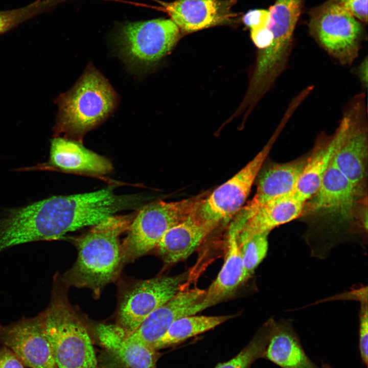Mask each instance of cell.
<instances>
[{
  "label": "cell",
  "mask_w": 368,
  "mask_h": 368,
  "mask_svg": "<svg viewBox=\"0 0 368 368\" xmlns=\"http://www.w3.org/2000/svg\"><path fill=\"white\" fill-rule=\"evenodd\" d=\"M131 215L111 216L74 238L78 250L73 267L61 277L67 286L87 288L98 295L118 274L123 263L121 235L127 231Z\"/></svg>",
  "instance_id": "1"
},
{
  "label": "cell",
  "mask_w": 368,
  "mask_h": 368,
  "mask_svg": "<svg viewBox=\"0 0 368 368\" xmlns=\"http://www.w3.org/2000/svg\"><path fill=\"white\" fill-rule=\"evenodd\" d=\"M53 282L50 303L40 313L56 368H98L90 336L67 300V286L58 274Z\"/></svg>",
  "instance_id": "2"
},
{
  "label": "cell",
  "mask_w": 368,
  "mask_h": 368,
  "mask_svg": "<svg viewBox=\"0 0 368 368\" xmlns=\"http://www.w3.org/2000/svg\"><path fill=\"white\" fill-rule=\"evenodd\" d=\"M117 102L115 91L93 66H88L75 85L57 99L55 136L81 142L83 136L102 122Z\"/></svg>",
  "instance_id": "3"
},
{
  "label": "cell",
  "mask_w": 368,
  "mask_h": 368,
  "mask_svg": "<svg viewBox=\"0 0 368 368\" xmlns=\"http://www.w3.org/2000/svg\"><path fill=\"white\" fill-rule=\"evenodd\" d=\"M204 197L144 205L132 220L121 245L123 262L133 261L155 248L167 231L195 212Z\"/></svg>",
  "instance_id": "4"
},
{
  "label": "cell",
  "mask_w": 368,
  "mask_h": 368,
  "mask_svg": "<svg viewBox=\"0 0 368 368\" xmlns=\"http://www.w3.org/2000/svg\"><path fill=\"white\" fill-rule=\"evenodd\" d=\"M311 35L340 65L348 66L357 58L364 37L357 19L338 4L329 0L311 13Z\"/></svg>",
  "instance_id": "5"
},
{
  "label": "cell",
  "mask_w": 368,
  "mask_h": 368,
  "mask_svg": "<svg viewBox=\"0 0 368 368\" xmlns=\"http://www.w3.org/2000/svg\"><path fill=\"white\" fill-rule=\"evenodd\" d=\"M179 37L180 30L171 19L130 22L119 32L117 48L128 65L143 71L166 55Z\"/></svg>",
  "instance_id": "6"
},
{
  "label": "cell",
  "mask_w": 368,
  "mask_h": 368,
  "mask_svg": "<svg viewBox=\"0 0 368 368\" xmlns=\"http://www.w3.org/2000/svg\"><path fill=\"white\" fill-rule=\"evenodd\" d=\"M332 160L316 193L305 202L301 216L319 219L336 232L358 222V212L364 202Z\"/></svg>",
  "instance_id": "7"
},
{
  "label": "cell",
  "mask_w": 368,
  "mask_h": 368,
  "mask_svg": "<svg viewBox=\"0 0 368 368\" xmlns=\"http://www.w3.org/2000/svg\"><path fill=\"white\" fill-rule=\"evenodd\" d=\"M285 126L281 122L263 149L231 178L200 201L197 214L218 225L229 220L242 208L276 139Z\"/></svg>",
  "instance_id": "8"
},
{
  "label": "cell",
  "mask_w": 368,
  "mask_h": 368,
  "mask_svg": "<svg viewBox=\"0 0 368 368\" xmlns=\"http://www.w3.org/2000/svg\"><path fill=\"white\" fill-rule=\"evenodd\" d=\"M303 2L276 0L269 10L267 28L272 33V40L268 48L259 50L254 72L258 79L268 84H274L287 68Z\"/></svg>",
  "instance_id": "9"
},
{
  "label": "cell",
  "mask_w": 368,
  "mask_h": 368,
  "mask_svg": "<svg viewBox=\"0 0 368 368\" xmlns=\"http://www.w3.org/2000/svg\"><path fill=\"white\" fill-rule=\"evenodd\" d=\"M349 124L333 161L356 191L364 196L368 150L367 108L365 94L355 95L345 105Z\"/></svg>",
  "instance_id": "10"
},
{
  "label": "cell",
  "mask_w": 368,
  "mask_h": 368,
  "mask_svg": "<svg viewBox=\"0 0 368 368\" xmlns=\"http://www.w3.org/2000/svg\"><path fill=\"white\" fill-rule=\"evenodd\" d=\"M189 275L187 271L134 283L121 299L118 325L130 332L135 330L149 314L183 288Z\"/></svg>",
  "instance_id": "11"
},
{
  "label": "cell",
  "mask_w": 368,
  "mask_h": 368,
  "mask_svg": "<svg viewBox=\"0 0 368 368\" xmlns=\"http://www.w3.org/2000/svg\"><path fill=\"white\" fill-rule=\"evenodd\" d=\"M0 344L9 348L30 368H56L42 318L37 316L0 324Z\"/></svg>",
  "instance_id": "12"
},
{
  "label": "cell",
  "mask_w": 368,
  "mask_h": 368,
  "mask_svg": "<svg viewBox=\"0 0 368 368\" xmlns=\"http://www.w3.org/2000/svg\"><path fill=\"white\" fill-rule=\"evenodd\" d=\"M205 293V290L197 287L183 288L149 314L135 330L129 331V339L153 348L175 320L203 310Z\"/></svg>",
  "instance_id": "13"
},
{
  "label": "cell",
  "mask_w": 368,
  "mask_h": 368,
  "mask_svg": "<svg viewBox=\"0 0 368 368\" xmlns=\"http://www.w3.org/2000/svg\"><path fill=\"white\" fill-rule=\"evenodd\" d=\"M308 157L285 163H271L260 170L256 193L235 219L240 226L268 201L293 192Z\"/></svg>",
  "instance_id": "14"
},
{
  "label": "cell",
  "mask_w": 368,
  "mask_h": 368,
  "mask_svg": "<svg viewBox=\"0 0 368 368\" xmlns=\"http://www.w3.org/2000/svg\"><path fill=\"white\" fill-rule=\"evenodd\" d=\"M349 124V116L344 107L341 118L334 132L322 135L311 154L308 156L293 192L306 201L319 188L323 178L341 145Z\"/></svg>",
  "instance_id": "15"
},
{
  "label": "cell",
  "mask_w": 368,
  "mask_h": 368,
  "mask_svg": "<svg viewBox=\"0 0 368 368\" xmlns=\"http://www.w3.org/2000/svg\"><path fill=\"white\" fill-rule=\"evenodd\" d=\"M218 226L201 218L196 210L168 229L155 248L165 263H176L193 253Z\"/></svg>",
  "instance_id": "16"
},
{
  "label": "cell",
  "mask_w": 368,
  "mask_h": 368,
  "mask_svg": "<svg viewBox=\"0 0 368 368\" xmlns=\"http://www.w3.org/2000/svg\"><path fill=\"white\" fill-rule=\"evenodd\" d=\"M234 0H176L165 5L171 20L190 33L229 21Z\"/></svg>",
  "instance_id": "17"
},
{
  "label": "cell",
  "mask_w": 368,
  "mask_h": 368,
  "mask_svg": "<svg viewBox=\"0 0 368 368\" xmlns=\"http://www.w3.org/2000/svg\"><path fill=\"white\" fill-rule=\"evenodd\" d=\"M118 324H100L95 332L101 344L127 368H156L160 354L153 348L128 338Z\"/></svg>",
  "instance_id": "18"
},
{
  "label": "cell",
  "mask_w": 368,
  "mask_h": 368,
  "mask_svg": "<svg viewBox=\"0 0 368 368\" xmlns=\"http://www.w3.org/2000/svg\"><path fill=\"white\" fill-rule=\"evenodd\" d=\"M305 203L293 192L268 201L237 232L238 244L255 235L269 234L273 228L301 217Z\"/></svg>",
  "instance_id": "19"
},
{
  "label": "cell",
  "mask_w": 368,
  "mask_h": 368,
  "mask_svg": "<svg viewBox=\"0 0 368 368\" xmlns=\"http://www.w3.org/2000/svg\"><path fill=\"white\" fill-rule=\"evenodd\" d=\"M50 163L61 171L94 175L110 173V162L85 148L81 142L55 136L51 141Z\"/></svg>",
  "instance_id": "20"
},
{
  "label": "cell",
  "mask_w": 368,
  "mask_h": 368,
  "mask_svg": "<svg viewBox=\"0 0 368 368\" xmlns=\"http://www.w3.org/2000/svg\"><path fill=\"white\" fill-rule=\"evenodd\" d=\"M264 358L281 368H319L309 358L291 324L272 319Z\"/></svg>",
  "instance_id": "21"
},
{
  "label": "cell",
  "mask_w": 368,
  "mask_h": 368,
  "mask_svg": "<svg viewBox=\"0 0 368 368\" xmlns=\"http://www.w3.org/2000/svg\"><path fill=\"white\" fill-rule=\"evenodd\" d=\"M224 262L216 279L205 290L202 302L203 310L232 295L246 278L241 251L237 239V231L229 227Z\"/></svg>",
  "instance_id": "22"
},
{
  "label": "cell",
  "mask_w": 368,
  "mask_h": 368,
  "mask_svg": "<svg viewBox=\"0 0 368 368\" xmlns=\"http://www.w3.org/2000/svg\"><path fill=\"white\" fill-rule=\"evenodd\" d=\"M234 317V315H192L181 317L171 324L154 345L153 348L158 350L179 344L190 338L209 331Z\"/></svg>",
  "instance_id": "23"
},
{
  "label": "cell",
  "mask_w": 368,
  "mask_h": 368,
  "mask_svg": "<svg viewBox=\"0 0 368 368\" xmlns=\"http://www.w3.org/2000/svg\"><path fill=\"white\" fill-rule=\"evenodd\" d=\"M272 319L257 332L251 341L235 357L218 364L214 368H250L257 359L263 358L270 336Z\"/></svg>",
  "instance_id": "24"
},
{
  "label": "cell",
  "mask_w": 368,
  "mask_h": 368,
  "mask_svg": "<svg viewBox=\"0 0 368 368\" xmlns=\"http://www.w3.org/2000/svg\"><path fill=\"white\" fill-rule=\"evenodd\" d=\"M268 233L255 235L239 244L247 279L265 257L268 248Z\"/></svg>",
  "instance_id": "25"
},
{
  "label": "cell",
  "mask_w": 368,
  "mask_h": 368,
  "mask_svg": "<svg viewBox=\"0 0 368 368\" xmlns=\"http://www.w3.org/2000/svg\"><path fill=\"white\" fill-rule=\"evenodd\" d=\"M49 4V1L38 0L22 8L0 11V34L41 12Z\"/></svg>",
  "instance_id": "26"
},
{
  "label": "cell",
  "mask_w": 368,
  "mask_h": 368,
  "mask_svg": "<svg viewBox=\"0 0 368 368\" xmlns=\"http://www.w3.org/2000/svg\"><path fill=\"white\" fill-rule=\"evenodd\" d=\"M359 326V351L363 363L368 364V306L367 301L360 302Z\"/></svg>",
  "instance_id": "27"
},
{
  "label": "cell",
  "mask_w": 368,
  "mask_h": 368,
  "mask_svg": "<svg viewBox=\"0 0 368 368\" xmlns=\"http://www.w3.org/2000/svg\"><path fill=\"white\" fill-rule=\"evenodd\" d=\"M353 15L359 21L367 22V0H331Z\"/></svg>",
  "instance_id": "28"
},
{
  "label": "cell",
  "mask_w": 368,
  "mask_h": 368,
  "mask_svg": "<svg viewBox=\"0 0 368 368\" xmlns=\"http://www.w3.org/2000/svg\"><path fill=\"white\" fill-rule=\"evenodd\" d=\"M269 11L264 9L251 10L245 14L243 21L250 30L267 28L269 21Z\"/></svg>",
  "instance_id": "29"
},
{
  "label": "cell",
  "mask_w": 368,
  "mask_h": 368,
  "mask_svg": "<svg viewBox=\"0 0 368 368\" xmlns=\"http://www.w3.org/2000/svg\"><path fill=\"white\" fill-rule=\"evenodd\" d=\"M0 368H24V364L9 348L0 347Z\"/></svg>",
  "instance_id": "30"
},
{
  "label": "cell",
  "mask_w": 368,
  "mask_h": 368,
  "mask_svg": "<svg viewBox=\"0 0 368 368\" xmlns=\"http://www.w3.org/2000/svg\"><path fill=\"white\" fill-rule=\"evenodd\" d=\"M250 35L254 43L259 50L268 48L271 43L272 35L268 28L250 30Z\"/></svg>",
  "instance_id": "31"
},
{
  "label": "cell",
  "mask_w": 368,
  "mask_h": 368,
  "mask_svg": "<svg viewBox=\"0 0 368 368\" xmlns=\"http://www.w3.org/2000/svg\"><path fill=\"white\" fill-rule=\"evenodd\" d=\"M367 57L363 59L356 70V74L363 87L366 89L367 87Z\"/></svg>",
  "instance_id": "32"
},
{
  "label": "cell",
  "mask_w": 368,
  "mask_h": 368,
  "mask_svg": "<svg viewBox=\"0 0 368 368\" xmlns=\"http://www.w3.org/2000/svg\"><path fill=\"white\" fill-rule=\"evenodd\" d=\"M323 368H332L329 364H324L323 365Z\"/></svg>",
  "instance_id": "33"
}]
</instances>
